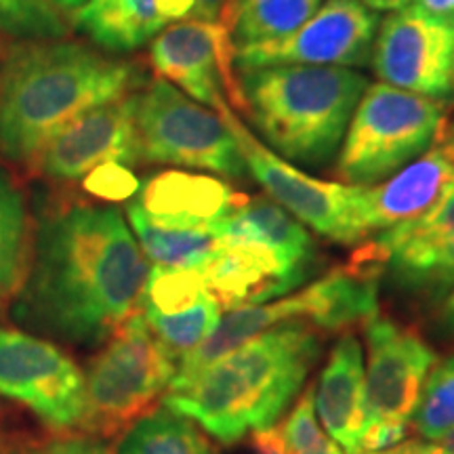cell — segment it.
<instances>
[{
  "mask_svg": "<svg viewBox=\"0 0 454 454\" xmlns=\"http://www.w3.org/2000/svg\"><path fill=\"white\" fill-rule=\"evenodd\" d=\"M150 263L122 213L72 204L34 238L15 317L76 345H99L139 311Z\"/></svg>",
  "mask_w": 454,
  "mask_h": 454,
  "instance_id": "obj_1",
  "label": "cell"
},
{
  "mask_svg": "<svg viewBox=\"0 0 454 454\" xmlns=\"http://www.w3.org/2000/svg\"><path fill=\"white\" fill-rule=\"evenodd\" d=\"M320 351L314 326L278 325L219 357L192 381L168 389L162 406L231 446L248 434L274 427L303 387Z\"/></svg>",
  "mask_w": 454,
  "mask_h": 454,
  "instance_id": "obj_2",
  "label": "cell"
},
{
  "mask_svg": "<svg viewBox=\"0 0 454 454\" xmlns=\"http://www.w3.org/2000/svg\"><path fill=\"white\" fill-rule=\"evenodd\" d=\"M137 70L76 43L26 41L0 67V154L34 162L43 145L81 114L124 98Z\"/></svg>",
  "mask_w": 454,
  "mask_h": 454,
  "instance_id": "obj_3",
  "label": "cell"
},
{
  "mask_svg": "<svg viewBox=\"0 0 454 454\" xmlns=\"http://www.w3.org/2000/svg\"><path fill=\"white\" fill-rule=\"evenodd\" d=\"M238 101L274 154L288 162L333 158L366 78L349 67L270 66L236 70Z\"/></svg>",
  "mask_w": 454,
  "mask_h": 454,
  "instance_id": "obj_4",
  "label": "cell"
},
{
  "mask_svg": "<svg viewBox=\"0 0 454 454\" xmlns=\"http://www.w3.org/2000/svg\"><path fill=\"white\" fill-rule=\"evenodd\" d=\"M175 372L177 360L152 333L144 314L135 311L90 362L81 425L104 438L118 434L144 417L170 387Z\"/></svg>",
  "mask_w": 454,
  "mask_h": 454,
  "instance_id": "obj_5",
  "label": "cell"
},
{
  "mask_svg": "<svg viewBox=\"0 0 454 454\" xmlns=\"http://www.w3.org/2000/svg\"><path fill=\"white\" fill-rule=\"evenodd\" d=\"M444 106L438 99L372 84L351 114L337 175L349 185L377 184L434 144Z\"/></svg>",
  "mask_w": 454,
  "mask_h": 454,
  "instance_id": "obj_6",
  "label": "cell"
},
{
  "mask_svg": "<svg viewBox=\"0 0 454 454\" xmlns=\"http://www.w3.org/2000/svg\"><path fill=\"white\" fill-rule=\"evenodd\" d=\"M133 121L139 160L213 170L234 179L247 173L234 135L219 112L190 99L162 78L133 93Z\"/></svg>",
  "mask_w": 454,
  "mask_h": 454,
  "instance_id": "obj_7",
  "label": "cell"
},
{
  "mask_svg": "<svg viewBox=\"0 0 454 454\" xmlns=\"http://www.w3.org/2000/svg\"><path fill=\"white\" fill-rule=\"evenodd\" d=\"M217 112L230 133L234 135L242 160L247 164V173L259 181L271 200L320 236L340 244L362 240L357 207H360V194L364 185H340L311 177L254 139L248 129L238 121L230 104L221 106Z\"/></svg>",
  "mask_w": 454,
  "mask_h": 454,
  "instance_id": "obj_8",
  "label": "cell"
},
{
  "mask_svg": "<svg viewBox=\"0 0 454 454\" xmlns=\"http://www.w3.org/2000/svg\"><path fill=\"white\" fill-rule=\"evenodd\" d=\"M379 17L362 0H326L297 30L234 49V72L270 66H364Z\"/></svg>",
  "mask_w": 454,
  "mask_h": 454,
  "instance_id": "obj_9",
  "label": "cell"
},
{
  "mask_svg": "<svg viewBox=\"0 0 454 454\" xmlns=\"http://www.w3.org/2000/svg\"><path fill=\"white\" fill-rule=\"evenodd\" d=\"M0 397L27 406L51 427L72 429L84 417V377L49 340L0 328Z\"/></svg>",
  "mask_w": 454,
  "mask_h": 454,
  "instance_id": "obj_10",
  "label": "cell"
},
{
  "mask_svg": "<svg viewBox=\"0 0 454 454\" xmlns=\"http://www.w3.org/2000/svg\"><path fill=\"white\" fill-rule=\"evenodd\" d=\"M372 67L389 87L446 99L454 90V24L414 4L383 20L372 43Z\"/></svg>",
  "mask_w": 454,
  "mask_h": 454,
  "instance_id": "obj_11",
  "label": "cell"
},
{
  "mask_svg": "<svg viewBox=\"0 0 454 454\" xmlns=\"http://www.w3.org/2000/svg\"><path fill=\"white\" fill-rule=\"evenodd\" d=\"M150 61L158 76L184 90L198 104L213 107L238 101L234 43L219 21L187 20L156 34Z\"/></svg>",
  "mask_w": 454,
  "mask_h": 454,
  "instance_id": "obj_12",
  "label": "cell"
},
{
  "mask_svg": "<svg viewBox=\"0 0 454 454\" xmlns=\"http://www.w3.org/2000/svg\"><path fill=\"white\" fill-rule=\"evenodd\" d=\"M366 348L364 425H411L425 379L435 366V351L412 328L381 316L366 322Z\"/></svg>",
  "mask_w": 454,
  "mask_h": 454,
  "instance_id": "obj_13",
  "label": "cell"
},
{
  "mask_svg": "<svg viewBox=\"0 0 454 454\" xmlns=\"http://www.w3.org/2000/svg\"><path fill=\"white\" fill-rule=\"evenodd\" d=\"M137 160L133 93H129L93 107L61 127L43 145L34 164L51 179L76 181L106 162L127 167Z\"/></svg>",
  "mask_w": 454,
  "mask_h": 454,
  "instance_id": "obj_14",
  "label": "cell"
},
{
  "mask_svg": "<svg viewBox=\"0 0 454 454\" xmlns=\"http://www.w3.org/2000/svg\"><path fill=\"white\" fill-rule=\"evenodd\" d=\"M309 271L265 244L221 242L200 274L219 308L236 309L291 293L305 282Z\"/></svg>",
  "mask_w": 454,
  "mask_h": 454,
  "instance_id": "obj_15",
  "label": "cell"
},
{
  "mask_svg": "<svg viewBox=\"0 0 454 454\" xmlns=\"http://www.w3.org/2000/svg\"><path fill=\"white\" fill-rule=\"evenodd\" d=\"M452 179V162L442 154L440 147H434L406 168L397 170L387 184L362 187L357 207L362 240L372 231L381 234L389 227L421 217L440 200Z\"/></svg>",
  "mask_w": 454,
  "mask_h": 454,
  "instance_id": "obj_16",
  "label": "cell"
},
{
  "mask_svg": "<svg viewBox=\"0 0 454 454\" xmlns=\"http://www.w3.org/2000/svg\"><path fill=\"white\" fill-rule=\"evenodd\" d=\"M364 354L354 334H343L328 356L325 371L314 389V406L326 434L345 448L356 450L366 419Z\"/></svg>",
  "mask_w": 454,
  "mask_h": 454,
  "instance_id": "obj_17",
  "label": "cell"
},
{
  "mask_svg": "<svg viewBox=\"0 0 454 454\" xmlns=\"http://www.w3.org/2000/svg\"><path fill=\"white\" fill-rule=\"evenodd\" d=\"M244 200L221 179L167 170L147 181L137 204L162 223L207 227L217 225Z\"/></svg>",
  "mask_w": 454,
  "mask_h": 454,
  "instance_id": "obj_18",
  "label": "cell"
},
{
  "mask_svg": "<svg viewBox=\"0 0 454 454\" xmlns=\"http://www.w3.org/2000/svg\"><path fill=\"white\" fill-rule=\"evenodd\" d=\"M221 242H259L311 270L314 240L303 223L270 198H247L217 223Z\"/></svg>",
  "mask_w": 454,
  "mask_h": 454,
  "instance_id": "obj_19",
  "label": "cell"
},
{
  "mask_svg": "<svg viewBox=\"0 0 454 454\" xmlns=\"http://www.w3.org/2000/svg\"><path fill=\"white\" fill-rule=\"evenodd\" d=\"M127 215L141 251L154 268L202 270L221 247L217 225L185 227L162 223L152 219L137 202L129 204Z\"/></svg>",
  "mask_w": 454,
  "mask_h": 454,
  "instance_id": "obj_20",
  "label": "cell"
},
{
  "mask_svg": "<svg viewBox=\"0 0 454 454\" xmlns=\"http://www.w3.org/2000/svg\"><path fill=\"white\" fill-rule=\"evenodd\" d=\"M74 21L95 44L116 53L139 49L167 26L156 0H89Z\"/></svg>",
  "mask_w": 454,
  "mask_h": 454,
  "instance_id": "obj_21",
  "label": "cell"
},
{
  "mask_svg": "<svg viewBox=\"0 0 454 454\" xmlns=\"http://www.w3.org/2000/svg\"><path fill=\"white\" fill-rule=\"evenodd\" d=\"M325 0H230L225 27L234 49L276 41L311 20Z\"/></svg>",
  "mask_w": 454,
  "mask_h": 454,
  "instance_id": "obj_22",
  "label": "cell"
},
{
  "mask_svg": "<svg viewBox=\"0 0 454 454\" xmlns=\"http://www.w3.org/2000/svg\"><path fill=\"white\" fill-rule=\"evenodd\" d=\"M116 454H217L190 419L162 406L145 412L124 434Z\"/></svg>",
  "mask_w": 454,
  "mask_h": 454,
  "instance_id": "obj_23",
  "label": "cell"
},
{
  "mask_svg": "<svg viewBox=\"0 0 454 454\" xmlns=\"http://www.w3.org/2000/svg\"><path fill=\"white\" fill-rule=\"evenodd\" d=\"M30 254L26 200L13 177L0 168V297H9L24 282Z\"/></svg>",
  "mask_w": 454,
  "mask_h": 454,
  "instance_id": "obj_24",
  "label": "cell"
},
{
  "mask_svg": "<svg viewBox=\"0 0 454 454\" xmlns=\"http://www.w3.org/2000/svg\"><path fill=\"white\" fill-rule=\"evenodd\" d=\"M144 314V311H141ZM147 326L160 339V343L181 362L190 351H194L204 339L217 328L221 308L211 293L204 294L194 308L175 316L144 314Z\"/></svg>",
  "mask_w": 454,
  "mask_h": 454,
  "instance_id": "obj_25",
  "label": "cell"
},
{
  "mask_svg": "<svg viewBox=\"0 0 454 454\" xmlns=\"http://www.w3.org/2000/svg\"><path fill=\"white\" fill-rule=\"evenodd\" d=\"M411 425L421 438L431 442L454 429V356L429 371Z\"/></svg>",
  "mask_w": 454,
  "mask_h": 454,
  "instance_id": "obj_26",
  "label": "cell"
},
{
  "mask_svg": "<svg viewBox=\"0 0 454 454\" xmlns=\"http://www.w3.org/2000/svg\"><path fill=\"white\" fill-rule=\"evenodd\" d=\"M0 32L21 41H59L67 24L51 0H0Z\"/></svg>",
  "mask_w": 454,
  "mask_h": 454,
  "instance_id": "obj_27",
  "label": "cell"
},
{
  "mask_svg": "<svg viewBox=\"0 0 454 454\" xmlns=\"http://www.w3.org/2000/svg\"><path fill=\"white\" fill-rule=\"evenodd\" d=\"M278 429L288 454H343L337 442L326 431H322L317 423L311 387L299 397L297 406L288 414L286 421L278 425Z\"/></svg>",
  "mask_w": 454,
  "mask_h": 454,
  "instance_id": "obj_28",
  "label": "cell"
},
{
  "mask_svg": "<svg viewBox=\"0 0 454 454\" xmlns=\"http://www.w3.org/2000/svg\"><path fill=\"white\" fill-rule=\"evenodd\" d=\"M139 179L124 164L106 162L84 177V190L101 200H130L139 192Z\"/></svg>",
  "mask_w": 454,
  "mask_h": 454,
  "instance_id": "obj_29",
  "label": "cell"
},
{
  "mask_svg": "<svg viewBox=\"0 0 454 454\" xmlns=\"http://www.w3.org/2000/svg\"><path fill=\"white\" fill-rule=\"evenodd\" d=\"M454 288V238L427 261L408 291L427 293L431 297H446Z\"/></svg>",
  "mask_w": 454,
  "mask_h": 454,
  "instance_id": "obj_30",
  "label": "cell"
},
{
  "mask_svg": "<svg viewBox=\"0 0 454 454\" xmlns=\"http://www.w3.org/2000/svg\"><path fill=\"white\" fill-rule=\"evenodd\" d=\"M36 454H112L110 446L93 438H70L49 444Z\"/></svg>",
  "mask_w": 454,
  "mask_h": 454,
  "instance_id": "obj_31",
  "label": "cell"
},
{
  "mask_svg": "<svg viewBox=\"0 0 454 454\" xmlns=\"http://www.w3.org/2000/svg\"><path fill=\"white\" fill-rule=\"evenodd\" d=\"M253 448L257 454H288L286 446H284L280 429L270 427V429H261L253 434Z\"/></svg>",
  "mask_w": 454,
  "mask_h": 454,
  "instance_id": "obj_32",
  "label": "cell"
},
{
  "mask_svg": "<svg viewBox=\"0 0 454 454\" xmlns=\"http://www.w3.org/2000/svg\"><path fill=\"white\" fill-rule=\"evenodd\" d=\"M192 3H194V9H192L190 20L219 21V17L221 13H225L230 0H192Z\"/></svg>",
  "mask_w": 454,
  "mask_h": 454,
  "instance_id": "obj_33",
  "label": "cell"
},
{
  "mask_svg": "<svg viewBox=\"0 0 454 454\" xmlns=\"http://www.w3.org/2000/svg\"><path fill=\"white\" fill-rule=\"evenodd\" d=\"M368 454H446L435 442H423V440H408L402 442L394 448L381 452H368Z\"/></svg>",
  "mask_w": 454,
  "mask_h": 454,
  "instance_id": "obj_34",
  "label": "cell"
},
{
  "mask_svg": "<svg viewBox=\"0 0 454 454\" xmlns=\"http://www.w3.org/2000/svg\"><path fill=\"white\" fill-rule=\"evenodd\" d=\"M412 4L431 17L454 24V0H412Z\"/></svg>",
  "mask_w": 454,
  "mask_h": 454,
  "instance_id": "obj_35",
  "label": "cell"
},
{
  "mask_svg": "<svg viewBox=\"0 0 454 454\" xmlns=\"http://www.w3.org/2000/svg\"><path fill=\"white\" fill-rule=\"evenodd\" d=\"M434 144L438 147H454V112L442 116Z\"/></svg>",
  "mask_w": 454,
  "mask_h": 454,
  "instance_id": "obj_36",
  "label": "cell"
},
{
  "mask_svg": "<svg viewBox=\"0 0 454 454\" xmlns=\"http://www.w3.org/2000/svg\"><path fill=\"white\" fill-rule=\"evenodd\" d=\"M440 326L446 334H452L454 337V288L448 293L444 301V308L440 311Z\"/></svg>",
  "mask_w": 454,
  "mask_h": 454,
  "instance_id": "obj_37",
  "label": "cell"
},
{
  "mask_svg": "<svg viewBox=\"0 0 454 454\" xmlns=\"http://www.w3.org/2000/svg\"><path fill=\"white\" fill-rule=\"evenodd\" d=\"M411 3L412 0H364L366 7L372 11H397Z\"/></svg>",
  "mask_w": 454,
  "mask_h": 454,
  "instance_id": "obj_38",
  "label": "cell"
},
{
  "mask_svg": "<svg viewBox=\"0 0 454 454\" xmlns=\"http://www.w3.org/2000/svg\"><path fill=\"white\" fill-rule=\"evenodd\" d=\"M434 442H435V444H438L446 454H454V429L446 431V434H442L440 438H435Z\"/></svg>",
  "mask_w": 454,
  "mask_h": 454,
  "instance_id": "obj_39",
  "label": "cell"
},
{
  "mask_svg": "<svg viewBox=\"0 0 454 454\" xmlns=\"http://www.w3.org/2000/svg\"><path fill=\"white\" fill-rule=\"evenodd\" d=\"M51 3H53L57 9H61V11H74V13H76V11L82 9L84 4L89 3V0H51Z\"/></svg>",
  "mask_w": 454,
  "mask_h": 454,
  "instance_id": "obj_40",
  "label": "cell"
},
{
  "mask_svg": "<svg viewBox=\"0 0 454 454\" xmlns=\"http://www.w3.org/2000/svg\"><path fill=\"white\" fill-rule=\"evenodd\" d=\"M435 147H438V145H435ZM440 150H442V154H444L454 167V147H440Z\"/></svg>",
  "mask_w": 454,
  "mask_h": 454,
  "instance_id": "obj_41",
  "label": "cell"
}]
</instances>
